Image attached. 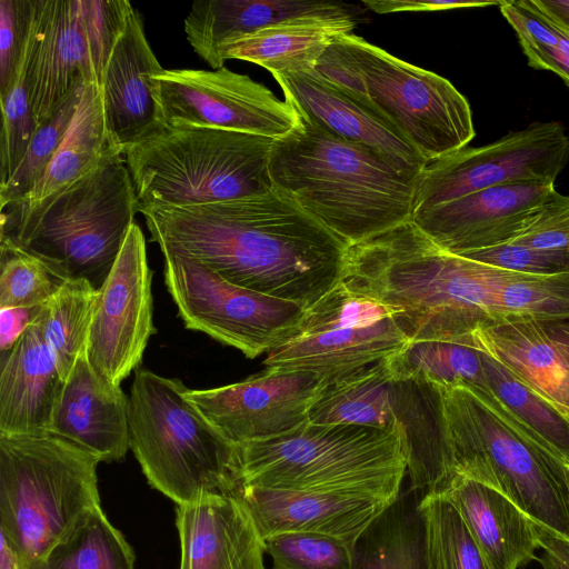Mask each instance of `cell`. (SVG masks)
<instances>
[{"label":"cell","mask_w":569,"mask_h":569,"mask_svg":"<svg viewBox=\"0 0 569 569\" xmlns=\"http://www.w3.org/2000/svg\"><path fill=\"white\" fill-rule=\"evenodd\" d=\"M139 212L161 252L197 259L237 286L303 308L342 279L349 247L276 188Z\"/></svg>","instance_id":"obj_1"},{"label":"cell","mask_w":569,"mask_h":569,"mask_svg":"<svg viewBox=\"0 0 569 569\" xmlns=\"http://www.w3.org/2000/svg\"><path fill=\"white\" fill-rule=\"evenodd\" d=\"M510 270L449 252L411 220L348 248L342 281L389 308L410 342L465 341Z\"/></svg>","instance_id":"obj_2"},{"label":"cell","mask_w":569,"mask_h":569,"mask_svg":"<svg viewBox=\"0 0 569 569\" xmlns=\"http://www.w3.org/2000/svg\"><path fill=\"white\" fill-rule=\"evenodd\" d=\"M298 114L297 126L273 141V188L348 247L411 220L417 179H407L375 151Z\"/></svg>","instance_id":"obj_3"},{"label":"cell","mask_w":569,"mask_h":569,"mask_svg":"<svg viewBox=\"0 0 569 569\" xmlns=\"http://www.w3.org/2000/svg\"><path fill=\"white\" fill-rule=\"evenodd\" d=\"M236 486L356 492L393 501L407 471L401 433L307 421L271 439L234 446Z\"/></svg>","instance_id":"obj_4"},{"label":"cell","mask_w":569,"mask_h":569,"mask_svg":"<svg viewBox=\"0 0 569 569\" xmlns=\"http://www.w3.org/2000/svg\"><path fill=\"white\" fill-rule=\"evenodd\" d=\"M315 69L407 140L428 163L475 138L470 104L449 80L359 36L336 38Z\"/></svg>","instance_id":"obj_5"},{"label":"cell","mask_w":569,"mask_h":569,"mask_svg":"<svg viewBox=\"0 0 569 569\" xmlns=\"http://www.w3.org/2000/svg\"><path fill=\"white\" fill-rule=\"evenodd\" d=\"M99 462L51 432L0 435V533L20 569H38L74 523L100 506Z\"/></svg>","instance_id":"obj_6"},{"label":"cell","mask_w":569,"mask_h":569,"mask_svg":"<svg viewBox=\"0 0 569 569\" xmlns=\"http://www.w3.org/2000/svg\"><path fill=\"white\" fill-rule=\"evenodd\" d=\"M138 201L123 153L110 148L84 176L21 219L1 226L8 237L63 280L99 289L126 240Z\"/></svg>","instance_id":"obj_7"},{"label":"cell","mask_w":569,"mask_h":569,"mask_svg":"<svg viewBox=\"0 0 569 569\" xmlns=\"http://www.w3.org/2000/svg\"><path fill=\"white\" fill-rule=\"evenodd\" d=\"M273 141L214 128H161L123 151L138 211L216 203L271 191Z\"/></svg>","instance_id":"obj_8"},{"label":"cell","mask_w":569,"mask_h":569,"mask_svg":"<svg viewBox=\"0 0 569 569\" xmlns=\"http://www.w3.org/2000/svg\"><path fill=\"white\" fill-rule=\"evenodd\" d=\"M188 390L180 379L138 368L129 393L130 449L148 483L177 505L236 487L234 446Z\"/></svg>","instance_id":"obj_9"},{"label":"cell","mask_w":569,"mask_h":569,"mask_svg":"<svg viewBox=\"0 0 569 569\" xmlns=\"http://www.w3.org/2000/svg\"><path fill=\"white\" fill-rule=\"evenodd\" d=\"M452 470L515 502L569 539L566 466L465 387H438Z\"/></svg>","instance_id":"obj_10"},{"label":"cell","mask_w":569,"mask_h":569,"mask_svg":"<svg viewBox=\"0 0 569 569\" xmlns=\"http://www.w3.org/2000/svg\"><path fill=\"white\" fill-rule=\"evenodd\" d=\"M387 360L328 383L313 402L308 421L399 431L410 487L422 496L438 493L455 473L439 390L430 383L395 377Z\"/></svg>","instance_id":"obj_11"},{"label":"cell","mask_w":569,"mask_h":569,"mask_svg":"<svg viewBox=\"0 0 569 569\" xmlns=\"http://www.w3.org/2000/svg\"><path fill=\"white\" fill-rule=\"evenodd\" d=\"M410 343L392 311L342 280L312 305L267 351L276 371H307L327 385L390 359Z\"/></svg>","instance_id":"obj_12"},{"label":"cell","mask_w":569,"mask_h":569,"mask_svg":"<svg viewBox=\"0 0 569 569\" xmlns=\"http://www.w3.org/2000/svg\"><path fill=\"white\" fill-rule=\"evenodd\" d=\"M131 11L128 0H32L27 56L37 127L80 81L99 86Z\"/></svg>","instance_id":"obj_13"},{"label":"cell","mask_w":569,"mask_h":569,"mask_svg":"<svg viewBox=\"0 0 569 569\" xmlns=\"http://www.w3.org/2000/svg\"><path fill=\"white\" fill-rule=\"evenodd\" d=\"M163 277L186 328L259 357L301 316L299 303L237 286L197 259L162 251Z\"/></svg>","instance_id":"obj_14"},{"label":"cell","mask_w":569,"mask_h":569,"mask_svg":"<svg viewBox=\"0 0 569 569\" xmlns=\"http://www.w3.org/2000/svg\"><path fill=\"white\" fill-rule=\"evenodd\" d=\"M568 161L569 136L558 121L531 123L489 144L461 148L429 162L418 176L412 217L492 187L555 183Z\"/></svg>","instance_id":"obj_15"},{"label":"cell","mask_w":569,"mask_h":569,"mask_svg":"<svg viewBox=\"0 0 569 569\" xmlns=\"http://www.w3.org/2000/svg\"><path fill=\"white\" fill-rule=\"evenodd\" d=\"M164 127H203L278 139L299 121L295 107L226 67L163 69L152 76Z\"/></svg>","instance_id":"obj_16"},{"label":"cell","mask_w":569,"mask_h":569,"mask_svg":"<svg viewBox=\"0 0 569 569\" xmlns=\"http://www.w3.org/2000/svg\"><path fill=\"white\" fill-rule=\"evenodd\" d=\"M151 283L144 234L133 222L97 291L86 346L92 367L114 386L138 369L156 332Z\"/></svg>","instance_id":"obj_17"},{"label":"cell","mask_w":569,"mask_h":569,"mask_svg":"<svg viewBox=\"0 0 569 569\" xmlns=\"http://www.w3.org/2000/svg\"><path fill=\"white\" fill-rule=\"evenodd\" d=\"M569 208L552 182L492 187L415 214L411 221L442 249L461 254L513 241Z\"/></svg>","instance_id":"obj_18"},{"label":"cell","mask_w":569,"mask_h":569,"mask_svg":"<svg viewBox=\"0 0 569 569\" xmlns=\"http://www.w3.org/2000/svg\"><path fill=\"white\" fill-rule=\"evenodd\" d=\"M327 382L307 371L267 369L242 381L189 389L187 397L233 446L271 439L308 421Z\"/></svg>","instance_id":"obj_19"},{"label":"cell","mask_w":569,"mask_h":569,"mask_svg":"<svg viewBox=\"0 0 569 569\" xmlns=\"http://www.w3.org/2000/svg\"><path fill=\"white\" fill-rule=\"evenodd\" d=\"M467 342L569 419V315L498 316Z\"/></svg>","instance_id":"obj_20"},{"label":"cell","mask_w":569,"mask_h":569,"mask_svg":"<svg viewBox=\"0 0 569 569\" xmlns=\"http://www.w3.org/2000/svg\"><path fill=\"white\" fill-rule=\"evenodd\" d=\"M162 70L133 8L99 83L108 139L122 153L164 127L152 81Z\"/></svg>","instance_id":"obj_21"},{"label":"cell","mask_w":569,"mask_h":569,"mask_svg":"<svg viewBox=\"0 0 569 569\" xmlns=\"http://www.w3.org/2000/svg\"><path fill=\"white\" fill-rule=\"evenodd\" d=\"M230 495L247 508L264 540L283 532H311L351 546L392 502L356 492L284 491L248 486H236Z\"/></svg>","instance_id":"obj_22"},{"label":"cell","mask_w":569,"mask_h":569,"mask_svg":"<svg viewBox=\"0 0 569 569\" xmlns=\"http://www.w3.org/2000/svg\"><path fill=\"white\" fill-rule=\"evenodd\" d=\"M284 100L323 130L383 157L416 180L428 162L407 140L322 77L315 68L272 74Z\"/></svg>","instance_id":"obj_23"},{"label":"cell","mask_w":569,"mask_h":569,"mask_svg":"<svg viewBox=\"0 0 569 569\" xmlns=\"http://www.w3.org/2000/svg\"><path fill=\"white\" fill-rule=\"evenodd\" d=\"M49 432L94 453L101 462L124 459L130 449L129 396L78 356L54 405Z\"/></svg>","instance_id":"obj_24"},{"label":"cell","mask_w":569,"mask_h":569,"mask_svg":"<svg viewBox=\"0 0 569 569\" xmlns=\"http://www.w3.org/2000/svg\"><path fill=\"white\" fill-rule=\"evenodd\" d=\"M179 569H266V541L247 508L233 496L204 493L177 505Z\"/></svg>","instance_id":"obj_25"},{"label":"cell","mask_w":569,"mask_h":569,"mask_svg":"<svg viewBox=\"0 0 569 569\" xmlns=\"http://www.w3.org/2000/svg\"><path fill=\"white\" fill-rule=\"evenodd\" d=\"M0 362V435L49 432L63 379L36 319Z\"/></svg>","instance_id":"obj_26"},{"label":"cell","mask_w":569,"mask_h":569,"mask_svg":"<svg viewBox=\"0 0 569 569\" xmlns=\"http://www.w3.org/2000/svg\"><path fill=\"white\" fill-rule=\"evenodd\" d=\"M438 493L455 506L491 569L536 558L538 523L498 490L453 473Z\"/></svg>","instance_id":"obj_27"},{"label":"cell","mask_w":569,"mask_h":569,"mask_svg":"<svg viewBox=\"0 0 569 569\" xmlns=\"http://www.w3.org/2000/svg\"><path fill=\"white\" fill-rule=\"evenodd\" d=\"M356 6L312 0H197L184 18V32L194 52L212 69L224 63L220 50L234 39L302 16L360 17Z\"/></svg>","instance_id":"obj_28"},{"label":"cell","mask_w":569,"mask_h":569,"mask_svg":"<svg viewBox=\"0 0 569 569\" xmlns=\"http://www.w3.org/2000/svg\"><path fill=\"white\" fill-rule=\"evenodd\" d=\"M358 17L302 16L227 42L220 59L258 64L271 74L315 68L333 40L351 33Z\"/></svg>","instance_id":"obj_29"},{"label":"cell","mask_w":569,"mask_h":569,"mask_svg":"<svg viewBox=\"0 0 569 569\" xmlns=\"http://www.w3.org/2000/svg\"><path fill=\"white\" fill-rule=\"evenodd\" d=\"M110 148L100 88L96 82H89L42 179L22 201L1 209V226L10 224L44 204L96 167Z\"/></svg>","instance_id":"obj_30"},{"label":"cell","mask_w":569,"mask_h":569,"mask_svg":"<svg viewBox=\"0 0 569 569\" xmlns=\"http://www.w3.org/2000/svg\"><path fill=\"white\" fill-rule=\"evenodd\" d=\"M421 498L401 489L353 543L352 569H430Z\"/></svg>","instance_id":"obj_31"},{"label":"cell","mask_w":569,"mask_h":569,"mask_svg":"<svg viewBox=\"0 0 569 569\" xmlns=\"http://www.w3.org/2000/svg\"><path fill=\"white\" fill-rule=\"evenodd\" d=\"M480 359L501 405L496 413L569 468V419L487 353L480 351Z\"/></svg>","instance_id":"obj_32"},{"label":"cell","mask_w":569,"mask_h":569,"mask_svg":"<svg viewBox=\"0 0 569 569\" xmlns=\"http://www.w3.org/2000/svg\"><path fill=\"white\" fill-rule=\"evenodd\" d=\"M395 377L438 387H465L480 400L492 396L480 351L467 341H415L387 360Z\"/></svg>","instance_id":"obj_33"},{"label":"cell","mask_w":569,"mask_h":569,"mask_svg":"<svg viewBox=\"0 0 569 569\" xmlns=\"http://www.w3.org/2000/svg\"><path fill=\"white\" fill-rule=\"evenodd\" d=\"M134 552L97 506L50 549L38 569H134Z\"/></svg>","instance_id":"obj_34"},{"label":"cell","mask_w":569,"mask_h":569,"mask_svg":"<svg viewBox=\"0 0 569 569\" xmlns=\"http://www.w3.org/2000/svg\"><path fill=\"white\" fill-rule=\"evenodd\" d=\"M97 291L84 279H69L34 318L63 380L87 346Z\"/></svg>","instance_id":"obj_35"},{"label":"cell","mask_w":569,"mask_h":569,"mask_svg":"<svg viewBox=\"0 0 569 569\" xmlns=\"http://www.w3.org/2000/svg\"><path fill=\"white\" fill-rule=\"evenodd\" d=\"M430 569H491L455 506L439 493L421 498Z\"/></svg>","instance_id":"obj_36"},{"label":"cell","mask_w":569,"mask_h":569,"mask_svg":"<svg viewBox=\"0 0 569 569\" xmlns=\"http://www.w3.org/2000/svg\"><path fill=\"white\" fill-rule=\"evenodd\" d=\"M499 9L516 32L528 64L556 73L569 87V32L541 13L531 0L501 1Z\"/></svg>","instance_id":"obj_37"},{"label":"cell","mask_w":569,"mask_h":569,"mask_svg":"<svg viewBox=\"0 0 569 569\" xmlns=\"http://www.w3.org/2000/svg\"><path fill=\"white\" fill-rule=\"evenodd\" d=\"M87 83L80 81L37 128L21 163L9 181L0 187L1 209L22 201L42 179L70 127Z\"/></svg>","instance_id":"obj_38"},{"label":"cell","mask_w":569,"mask_h":569,"mask_svg":"<svg viewBox=\"0 0 569 569\" xmlns=\"http://www.w3.org/2000/svg\"><path fill=\"white\" fill-rule=\"evenodd\" d=\"M64 281L41 259L0 236V309L39 308Z\"/></svg>","instance_id":"obj_39"},{"label":"cell","mask_w":569,"mask_h":569,"mask_svg":"<svg viewBox=\"0 0 569 569\" xmlns=\"http://www.w3.org/2000/svg\"><path fill=\"white\" fill-rule=\"evenodd\" d=\"M508 313L569 315V273L535 276L510 271L495 298V317Z\"/></svg>","instance_id":"obj_40"},{"label":"cell","mask_w":569,"mask_h":569,"mask_svg":"<svg viewBox=\"0 0 569 569\" xmlns=\"http://www.w3.org/2000/svg\"><path fill=\"white\" fill-rule=\"evenodd\" d=\"M2 131L0 142V187L6 184L21 163L37 130L31 103V87L27 43L14 83L2 98Z\"/></svg>","instance_id":"obj_41"},{"label":"cell","mask_w":569,"mask_h":569,"mask_svg":"<svg viewBox=\"0 0 569 569\" xmlns=\"http://www.w3.org/2000/svg\"><path fill=\"white\" fill-rule=\"evenodd\" d=\"M272 569H352L351 545L311 532H283L267 538Z\"/></svg>","instance_id":"obj_42"},{"label":"cell","mask_w":569,"mask_h":569,"mask_svg":"<svg viewBox=\"0 0 569 569\" xmlns=\"http://www.w3.org/2000/svg\"><path fill=\"white\" fill-rule=\"evenodd\" d=\"M492 267L535 276L569 273V250L531 248L513 242L459 254Z\"/></svg>","instance_id":"obj_43"},{"label":"cell","mask_w":569,"mask_h":569,"mask_svg":"<svg viewBox=\"0 0 569 569\" xmlns=\"http://www.w3.org/2000/svg\"><path fill=\"white\" fill-rule=\"evenodd\" d=\"M31 14L32 0H0V99L14 83Z\"/></svg>","instance_id":"obj_44"},{"label":"cell","mask_w":569,"mask_h":569,"mask_svg":"<svg viewBox=\"0 0 569 569\" xmlns=\"http://www.w3.org/2000/svg\"><path fill=\"white\" fill-rule=\"evenodd\" d=\"M513 243L551 250H569V208L543 220Z\"/></svg>","instance_id":"obj_45"},{"label":"cell","mask_w":569,"mask_h":569,"mask_svg":"<svg viewBox=\"0 0 569 569\" xmlns=\"http://www.w3.org/2000/svg\"><path fill=\"white\" fill-rule=\"evenodd\" d=\"M501 1L462 0H363L367 10L379 14L395 12H431L453 9L485 8L498 6Z\"/></svg>","instance_id":"obj_46"},{"label":"cell","mask_w":569,"mask_h":569,"mask_svg":"<svg viewBox=\"0 0 569 569\" xmlns=\"http://www.w3.org/2000/svg\"><path fill=\"white\" fill-rule=\"evenodd\" d=\"M539 546L543 553L538 558L543 569H569V539L538 525Z\"/></svg>","instance_id":"obj_47"},{"label":"cell","mask_w":569,"mask_h":569,"mask_svg":"<svg viewBox=\"0 0 569 569\" xmlns=\"http://www.w3.org/2000/svg\"><path fill=\"white\" fill-rule=\"evenodd\" d=\"M39 308L32 309H0V349L8 351L33 321Z\"/></svg>","instance_id":"obj_48"},{"label":"cell","mask_w":569,"mask_h":569,"mask_svg":"<svg viewBox=\"0 0 569 569\" xmlns=\"http://www.w3.org/2000/svg\"><path fill=\"white\" fill-rule=\"evenodd\" d=\"M546 17L569 31V0H531Z\"/></svg>","instance_id":"obj_49"},{"label":"cell","mask_w":569,"mask_h":569,"mask_svg":"<svg viewBox=\"0 0 569 569\" xmlns=\"http://www.w3.org/2000/svg\"><path fill=\"white\" fill-rule=\"evenodd\" d=\"M1 548H0V569H20L18 558L8 543L6 537L0 533Z\"/></svg>","instance_id":"obj_50"},{"label":"cell","mask_w":569,"mask_h":569,"mask_svg":"<svg viewBox=\"0 0 569 569\" xmlns=\"http://www.w3.org/2000/svg\"><path fill=\"white\" fill-rule=\"evenodd\" d=\"M566 480H567V487H568V515H569V468L566 467Z\"/></svg>","instance_id":"obj_51"},{"label":"cell","mask_w":569,"mask_h":569,"mask_svg":"<svg viewBox=\"0 0 569 569\" xmlns=\"http://www.w3.org/2000/svg\"><path fill=\"white\" fill-rule=\"evenodd\" d=\"M563 29V28H562ZM566 30V29H565ZM569 32V31H568Z\"/></svg>","instance_id":"obj_52"}]
</instances>
